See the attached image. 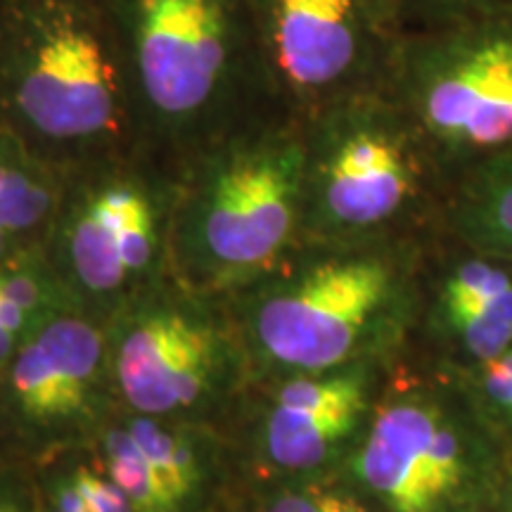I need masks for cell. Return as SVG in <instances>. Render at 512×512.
Masks as SVG:
<instances>
[{
  "label": "cell",
  "instance_id": "6da1fadb",
  "mask_svg": "<svg viewBox=\"0 0 512 512\" xmlns=\"http://www.w3.org/2000/svg\"><path fill=\"white\" fill-rule=\"evenodd\" d=\"M0 128L64 174L143 147L110 0H5Z\"/></svg>",
  "mask_w": 512,
  "mask_h": 512
},
{
  "label": "cell",
  "instance_id": "7a4b0ae2",
  "mask_svg": "<svg viewBox=\"0 0 512 512\" xmlns=\"http://www.w3.org/2000/svg\"><path fill=\"white\" fill-rule=\"evenodd\" d=\"M110 8L143 150L176 171L209 140L273 102L249 0H110Z\"/></svg>",
  "mask_w": 512,
  "mask_h": 512
},
{
  "label": "cell",
  "instance_id": "3957f363",
  "mask_svg": "<svg viewBox=\"0 0 512 512\" xmlns=\"http://www.w3.org/2000/svg\"><path fill=\"white\" fill-rule=\"evenodd\" d=\"M304 211V119L273 102L209 140L178 171V221L219 278L238 280L271 264Z\"/></svg>",
  "mask_w": 512,
  "mask_h": 512
},
{
  "label": "cell",
  "instance_id": "277c9868",
  "mask_svg": "<svg viewBox=\"0 0 512 512\" xmlns=\"http://www.w3.org/2000/svg\"><path fill=\"white\" fill-rule=\"evenodd\" d=\"M387 91L439 166L484 171L510 157L512 10L406 31Z\"/></svg>",
  "mask_w": 512,
  "mask_h": 512
},
{
  "label": "cell",
  "instance_id": "5b68a950",
  "mask_svg": "<svg viewBox=\"0 0 512 512\" xmlns=\"http://www.w3.org/2000/svg\"><path fill=\"white\" fill-rule=\"evenodd\" d=\"M261 69L294 117L387 88L406 27L396 0H249Z\"/></svg>",
  "mask_w": 512,
  "mask_h": 512
},
{
  "label": "cell",
  "instance_id": "8992f818",
  "mask_svg": "<svg viewBox=\"0 0 512 512\" xmlns=\"http://www.w3.org/2000/svg\"><path fill=\"white\" fill-rule=\"evenodd\" d=\"M306 209L368 228L418 202L432 164L425 138L387 88L339 100L304 119Z\"/></svg>",
  "mask_w": 512,
  "mask_h": 512
},
{
  "label": "cell",
  "instance_id": "52a82bcc",
  "mask_svg": "<svg viewBox=\"0 0 512 512\" xmlns=\"http://www.w3.org/2000/svg\"><path fill=\"white\" fill-rule=\"evenodd\" d=\"M387 294L389 271L380 261H332L268 297L256 311V337L283 366L332 368L356 349Z\"/></svg>",
  "mask_w": 512,
  "mask_h": 512
},
{
  "label": "cell",
  "instance_id": "ba28073f",
  "mask_svg": "<svg viewBox=\"0 0 512 512\" xmlns=\"http://www.w3.org/2000/svg\"><path fill=\"white\" fill-rule=\"evenodd\" d=\"M102 339L86 320L50 316L22 339L0 377V430L53 432L86 411Z\"/></svg>",
  "mask_w": 512,
  "mask_h": 512
},
{
  "label": "cell",
  "instance_id": "9c48e42d",
  "mask_svg": "<svg viewBox=\"0 0 512 512\" xmlns=\"http://www.w3.org/2000/svg\"><path fill=\"white\" fill-rule=\"evenodd\" d=\"M358 472L392 512H437L463 479L460 441L427 403H394L377 415Z\"/></svg>",
  "mask_w": 512,
  "mask_h": 512
},
{
  "label": "cell",
  "instance_id": "30bf717a",
  "mask_svg": "<svg viewBox=\"0 0 512 512\" xmlns=\"http://www.w3.org/2000/svg\"><path fill=\"white\" fill-rule=\"evenodd\" d=\"M214 370V337L183 313H145L119 339V387L143 415H166L195 406L207 394Z\"/></svg>",
  "mask_w": 512,
  "mask_h": 512
},
{
  "label": "cell",
  "instance_id": "8fae6325",
  "mask_svg": "<svg viewBox=\"0 0 512 512\" xmlns=\"http://www.w3.org/2000/svg\"><path fill=\"white\" fill-rule=\"evenodd\" d=\"M64 178V171L0 128V228L27 245H36L55 226Z\"/></svg>",
  "mask_w": 512,
  "mask_h": 512
},
{
  "label": "cell",
  "instance_id": "7c38bea8",
  "mask_svg": "<svg viewBox=\"0 0 512 512\" xmlns=\"http://www.w3.org/2000/svg\"><path fill=\"white\" fill-rule=\"evenodd\" d=\"M356 408H299L275 403L266 425V448L275 465L287 470H306L328 458V453L358 420Z\"/></svg>",
  "mask_w": 512,
  "mask_h": 512
},
{
  "label": "cell",
  "instance_id": "4fadbf2b",
  "mask_svg": "<svg viewBox=\"0 0 512 512\" xmlns=\"http://www.w3.org/2000/svg\"><path fill=\"white\" fill-rule=\"evenodd\" d=\"M105 451L110 479L131 498L136 512H174L178 508L131 432L114 430L107 434Z\"/></svg>",
  "mask_w": 512,
  "mask_h": 512
},
{
  "label": "cell",
  "instance_id": "5bb4252c",
  "mask_svg": "<svg viewBox=\"0 0 512 512\" xmlns=\"http://www.w3.org/2000/svg\"><path fill=\"white\" fill-rule=\"evenodd\" d=\"M128 432L155 467L159 482L164 484L174 503L181 505L200 482V465L190 444L152 420V415L133 420Z\"/></svg>",
  "mask_w": 512,
  "mask_h": 512
},
{
  "label": "cell",
  "instance_id": "9a60e30c",
  "mask_svg": "<svg viewBox=\"0 0 512 512\" xmlns=\"http://www.w3.org/2000/svg\"><path fill=\"white\" fill-rule=\"evenodd\" d=\"M406 31L439 29L512 10V0H396Z\"/></svg>",
  "mask_w": 512,
  "mask_h": 512
},
{
  "label": "cell",
  "instance_id": "2e32d148",
  "mask_svg": "<svg viewBox=\"0 0 512 512\" xmlns=\"http://www.w3.org/2000/svg\"><path fill=\"white\" fill-rule=\"evenodd\" d=\"M470 190H475L484 219L494 221L501 233L512 238V155L479 171Z\"/></svg>",
  "mask_w": 512,
  "mask_h": 512
},
{
  "label": "cell",
  "instance_id": "e0dca14e",
  "mask_svg": "<svg viewBox=\"0 0 512 512\" xmlns=\"http://www.w3.org/2000/svg\"><path fill=\"white\" fill-rule=\"evenodd\" d=\"M451 316L453 323L465 335L467 347L475 351L477 356L494 361V358L505 354V347L512 339V325L503 323V320L482 309H451Z\"/></svg>",
  "mask_w": 512,
  "mask_h": 512
},
{
  "label": "cell",
  "instance_id": "ac0fdd59",
  "mask_svg": "<svg viewBox=\"0 0 512 512\" xmlns=\"http://www.w3.org/2000/svg\"><path fill=\"white\" fill-rule=\"evenodd\" d=\"M268 512H368L356 498L328 489H304L280 496Z\"/></svg>",
  "mask_w": 512,
  "mask_h": 512
},
{
  "label": "cell",
  "instance_id": "d6986e66",
  "mask_svg": "<svg viewBox=\"0 0 512 512\" xmlns=\"http://www.w3.org/2000/svg\"><path fill=\"white\" fill-rule=\"evenodd\" d=\"M72 482L76 489L81 491V496L86 498L91 512H136L131 498H128L112 479L95 475L88 467H79V470L74 472Z\"/></svg>",
  "mask_w": 512,
  "mask_h": 512
},
{
  "label": "cell",
  "instance_id": "ffe728a7",
  "mask_svg": "<svg viewBox=\"0 0 512 512\" xmlns=\"http://www.w3.org/2000/svg\"><path fill=\"white\" fill-rule=\"evenodd\" d=\"M491 268L484 266V264H467L458 271L456 280H453L451 285H448V299H456V297H467V294L472 292H479L482 290V285L486 283V278H489Z\"/></svg>",
  "mask_w": 512,
  "mask_h": 512
},
{
  "label": "cell",
  "instance_id": "44dd1931",
  "mask_svg": "<svg viewBox=\"0 0 512 512\" xmlns=\"http://www.w3.org/2000/svg\"><path fill=\"white\" fill-rule=\"evenodd\" d=\"M46 512H91L86 498L76 489L72 479L69 482H57L50 491V505Z\"/></svg>",
  "mask_w": 512,
  "mask_h": 512
},
{
  "label": "cell",
  "instance_id": "7402d4cb",
  "mask_svg": "<svg viewBox=\"0 0 512 512\" xmlns=\"http://www.w3.org/2000/svg\"><path fill=\"white\" fill-rule=\"evenodd\" d=\"M486 389H489V394L494 396L496 401L512 406V370L503 366L501 358L489 361V370H486Z\"/></svg>",
  "mask_w": 512,
  "mask_h": 512
},
{
  "label": "cell",
  "instance_id": "603a6c76",
  "mask_svg": "<svg viewBox=\"0 0 512 512\" xmlns=\"http://www.w3.org/2000/svg\"><path fill=\"white\" fill-rule=\"evenodd\" d=\"M0 512H34L24 501V494L12 482V477L0 470Z\"/></svg>",
  "mask_w": 512,
  "mask_h": 512
},
{
  "label": "cell",
  "instance_id": "cb8c5ba5",
  "mask_svg": "<svg viewBox=\"0 0 512 512\" xmlns=\"http://www.w3.org/2000/svg\"><path fill=\"white\" fill-rule=\"evenodd\" d=\"M19 344H22V337H17L15 332L0 325V377H3L5 368H8L12 356H15Z\"/></svg>",
  "mask_w": 512,
  "mask_h": 512
},
{
  "label": "cell",
  "instance_id": "d4e9b609",
  "mask_svg": "<svg viewBox=\"0 0 512 512\" xmlns=\"http://www.w3.org/2000/svg\"><path fill=\"white\" fill-rule=\"evenodd\" d=\"M498 358H501V361H503V366H505V368H508V370H512V351H510V354H503V356H498Z\"/></svg>",
  "mask_w": 512,
  "mask_h": 512
},
{
  "label": "cell",
  "instance_id": "484cf974",
  "mask_svg": "<svg viewBox=\"0 0 512 512\" xmlns=\"http://www.w3.org/2000/svg\"><path fill=\"white\" fill-rule=\"evenodd\" d=\"M3 5H5V0H0V12H3Z\"/></svg>",
  "mask_w": 512,
  "mask_h": 512
}]
</instances>
